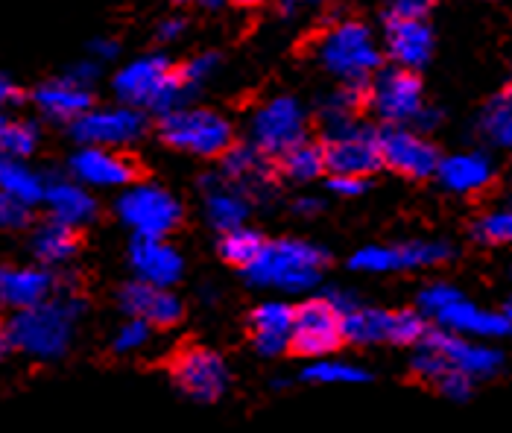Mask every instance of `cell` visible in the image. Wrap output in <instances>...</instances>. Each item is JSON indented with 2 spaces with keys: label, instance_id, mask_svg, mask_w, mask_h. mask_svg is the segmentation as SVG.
I'll list each match as a JSON object with an SVG mask.
<instances>
[{
  "label": "cell",
  "instance_id": "obj_3",
  "mask_svg": "<svg viewBox=\"0 0 512 433\" xmlns=\"http://www.w3.org/2000/svg\"><path fill=\"white\" fill-rule=\"evenodd\" d=\"M384 41L369 30V24L346 18L322 30L314 41L316 65L337 82L375 79L384 62Z\"/></svg>",
  "mask_w": 512,
  "mask_h": 433
},
{
  "label": "cell",
  "instance_id": "obj_10",
  "mask_svg": "<svg viewBox=\"0 0 512 433\" xmlns=\"http://www.w3.org/2000/svg\"><path fill=\"white\" fill-rule=\"evenodd\" d=\"M422 106H425V88L416 71L393 65L375 74L369 91V109L375 112V118H381L384 126L413 123Z\"/></svg>",
  "mask_w": 512,
  "mask_h": 433
},
{
  "label": "cell",
  "instance_id": "obj_35",
  "mask_svg": "<svg viewBox=\"0 0 512 433\" xmlns=\"http://www.w3.org/2000/svg\"><path fill=\"white\" fill-rule=\"evenodd\" d=\"M264 235L258 229H249V226H240V229H232L226 235H220V258L226 264H232L237 270H243L246 264H252L261 249H264Z\"/></svg>",
  "mask_w": 512,
  "mask_h": 433
},
{
  "label": "cell",
  "instance_id": "obj_6",
  "mask_svg": "<svg viewBox=\"0 0 512 433\" xmlns=\"http://www.w3.org/2000/svg\"><path fill=\"white\" fill-rule=\"evenodd\" d=\"M431 331V319L422 311H384L357 305L343 316V337L352 346H419Z\"/></svg>",
  "mask_w": 512,
  "mask_h": 433
},
{
  "label": "cell",
  "instance_id": "obj_55",
  "mask_svg": "<svg viewBox=\"0 0 512 433\" xmlns=\"http://www.w3.org/2000/svg\"><path fill=\"white\" fill-rule=\"evenodd\" d=\"M507 91H510V94H512V68H510V85H507Z\"/></svg>",
  "mask_w": 512,
  "mask_h": 433
},
{
  "label": "cell",
  "instance_id": "obj_2",
  "mask_svg": "<svg viewBox=\"0 0 512 433\" xmlns=\"http://www.w3.org/2000/svg\"><path fill=\"white\" fill-rule=\"evenodd\" d=\"M328 264V252L311 240L278 237L267 240L261 255L246 264L240 273L249 287L281 290V293H311L322 281V270Z\"/></svg>",
  "mask_w": 512,
  "mask_h": 433
},
{
  "label": "cell",
  "instance_id": "obj_11",
  "mask_svg": "<svg viewBox=\"0 0 512 433\" xmlns=\"http://www.w3.org/2000/svg\"><path fill=\"white\" fill-rule=\"evenodd\" d=\"M343 314L325 299V296H314L305 299L296 308V319H293V343L290 349L296 355L308 357H325L337 352V346L343 343Z\"/></svg>",
  "mask_w": 512,
  "mask_h": 433
},
{
  "label": "cell",
  "instance_id": "obj_28",
  "mask_svg": "<svg viewBox=\"0 0 512 433\" xmlns=\"http://www.w3.org/2000/svg\"><path fill=\"white\" fill-rule=\"evenodd\" d=\"M79 249V237L74 226L68 223H59V220H47L33 229L30 235V252L33 258L44 264V267H68L74 258H77Z\"/></svg>",
  "mask_w": 512,
  "mask_h": 433
},
{
  "label": "cell",
  "instance_id": "obj_47",
  "mask_svg": "<svg viewBox=\"0 0 512 433\" xmlns=\"http://www.w3.org/2000/svg\"><path fill=\"white\" fill-rule=\"evenodd\" d=\"M88 56L106 65V62H112V59L118 56V41L91 39V41H88Z\"/></svg>",
  "mask_w": 512,
  "mask_h": 433
},
{
  "label": "cell",
  "instance_id": "obj_26",
  "mask_svg": "<svg viewBox=\"0 0 512 433\" xmlns=\"http://www.w3.org/2000/svg\"><path fill=\"white\" fill-rule=\"evenodd\" d=\"M59 293V278L50 267H6L0 273V299L12 311L36 308Z\"/></svg>",
  "mask_w": 512,
  "mask_h": 433
},
{
  "label": "cell",
  "instance_id": "obj_41",
  "mask_svg": "<svg viewBox=\"0 0 512 433\" xmlns=\"http://www.w3.org/2000/svg\"><path fill=\"white\" fill-rule=\"evenodd\" d=\"M474 378H469L466 372H457V369H451V372H445L439 381L434 384V390L442 398H448V401H469L472 398L474 390Z\"/></svg>",
  "mask_w": 512,
  "mask_h": 433
},
{
  "label": "cell",
  "instance_id": "obj_22",
  "mask_svg": "<svg viewBox=\"0 0 512 433\" xmlns=\"http://www.w3.org/2000/svg\"><path fill=\"white\" fill-rule=\"evenodd\" d=\"M33 106L53 123H74L91 109V88L71 74L41 82L33 91Z\"/></svg>",
  "mask_w": 512,
  "mask_h": 433
},
{
  "label": "cell",
  "instance_id": "obj_27",
  "mask_svg": "<svg viewBox=\"0 0 512 433\" xmlns=\"http://www.w3.org/2000/svg\"><path fill=\"white\" fill-rule=\"evenodd\" d=\"M44 205L53 220L68 223L74 229L88 226L97 217V199L88 194V185L77 179H47Z\"/></svg>",
  "mask_w": 512,
  "mask_h": 433
},
{
  "label": "cell",
  "instance_id": "obj_20",
  "mask_svg": "<svg viewBox=\"0 0 512 433\" xmlns=\"http://www.w3.org/2000/svg\"><path fill=\"white\" fill-rule=\"evenodd\" d=\"M434 325L463 334V337H477V340H501L512 331L510 316L498 314V311H483L480 305H474L472 299H466L463 293H457L439 314L431 319Z\"/></svg>",
  "mask_w": 512,
  "mask_h": 433
},
{
  "label": "cell",
  "instance_id": "obj_53",
  "mask_svg": "<svg viewBox=\"0 0 512 433\" xmlns=\"http://www.w3.org/2000/svg\"><path fill=\"white\" fill-rule=\"evenodd\" d=\"M173 3H179V6H197V0H173Z\"/></svg>",
  "mask_w": 512,
  "mask_h": 433
},
{
  "label": "cell",
  "instance_id": "obj_34",
  "mask_svg": "<svg viewBox=\"0 0 512 433\" xmlns=\"http://www.w3.org/2000/svg\"><path fill=\"white\" fill-rule=\"evenodd\" d=\"M398 270H431L439 264H448L454 258V249L445 240H410L398 243Z\"/></svg>",
  "mask_w": 512,
  "mask_h": 433
},
{
  "label": "cell",
  "instance_id": "obj_42",
  "mask_svg": "<svg viewBox=\"0 0 512 433\" xmlns=\"http://www.w3.org/2000/svg\"><path fill=\"white\" fill-rule=\"evenodd\" d=\"M328 191L334 194V197H360L363 191H366V179L363 176H343V173H331V179H328Z\"/></svg>",
  "mask_w": 512,
  "mask_h": 433
},
{
  "label": "cell",
  "instance_id": "obj_4",
  "mask_svg": "<svg viewBox=\"0 0 512 433\" xmlns=\"http://www.w3.org/2000/svg\"><path fill=\"white\" fill-rule=\"evenodd\" d=\"M319 132L328 156V173L372 176L384 167L381 129L363 123L349 112H319Z\"/></svg>",
  "mask_w": 512,
  "mask_h": 433
},
{
  "label": "cell",
  "instance_id": "obj_40",
  "mask_svg": "<svg viewBox=\"0 0 512 433\" xmlns=\"http://www.w3.org/2000/svg\"><path fill=\"white\" fill-rule=\"evenodd\" d=\"M33 208L27 202H18L12 197H0V226L6 232H24L33 226Z\"/></svg>",
  "mask_w": 512,
  "mask_h": 433
},
{
  "label": "cell",
  "instance_id": "obj_15",
  "mask_svg": "<svg viewBox=\"0 0 512 433\" xmlns=\"http://www.w3.org/2000/svg\"><path fill=\"white\" fill-rule=\"evenodd\" d=\"M434 30L425 18H407V15H390L384 21V53L387 59L407 68L422 71L434 56Z\"/></svg>",
  "mask_w": 512,
  "mask_h": 433
},
{
  "label": "cell",
  "instance_id": "obj_32",
  "mask_svg": "<svg viewBox=\"0 0 512 433\" xmlns=\"http://www.w3.org/2000/svg\"><path fill=\"white\" fill-rule=\"evenodd\" d=\"M302 381L308 384H322V387H352V384H366L372 381V375L349 360H334V357H314L305 372H302Z\"/></svg>",
  "mask_w": 512,
  "mask_h": 433
},
{
  "label": "cell",
  "instance_id": "obj_17",
  "mask_svg": "<svg viewBox=\"0 0 512 433\" xmlns=\"http://www.w3.org/2000/svg\"><path fill=\"white\" fill-rule=\"evenodd\" d=\"M71 176L88 188H126L135 182V164L115 147L82 144L68 161Z\"/></svg>",
  "mask_w": 512,
  "mask_h": 433
},
{
  "label": "cell",
  "instance_id": "obj_52",
  "mask_svg": "<svg viewBox=\"0 0 512 433\" xmlns=\"http://www.w3.org/2000/svg\"><path fill=\"white\" fill-rule=\"evenodd\" d=\"M235 6H243V9H252V6H261L264 0H232Z\"/></svg>",
  "mask_w": 512,
  "mask_h": 433
},
{
  "label": "cell",
  "instance_id": "obj_19",
  "mask_svg": "<svg viewBox=\"0 0 512 433\" xmlns=\"http://www.w3.org/2000/svg\"><path fill=\"white\" fill-rule=\"evenodd\" d=\"M173 65L164 56H141L132 59L120 68L115 79H112V91L118 97V103L126 106H138L147 109L153 106V100L158 97V91L164 88V82L173 77Z\"/></svg>",
  "mask_w": 512,
  "mask_h": 433
},
{
  "label": "cell",
  "instance_id": "obj_46",
  "mask_svg": "<svg viewBox=\"0 0 512 433\" xmlns=\"http://www.w3.org/2000/svg\"><path fill=\"white\" fill-rule=\"evenodd\" d=\"M100 68H103V62H97V59H82V62H77V65H71L65 74H71L74 79H79V82H85V85H91L94 79L100 77Z\"/></svg>",
  "mask_w": 512,
  "mask_h": 433
},
{
  "label": "cell",
  "instance_id": "obj_43",
  "mask_svg": "<svg viewBox=\"0 0 512 433\" xmlns=\"http://www.w3.org/2000/svg\"><path fill=\"white\" fill-rule=\"evenodd\" d=\"M436 0H390V15H407V18H428Z\"/></svg>",
  "mask_w": 512,
  "mask_h": 433
},
{
  "label": "cell",
  "instance_id": "obj_29",
  "mask_svg": "<svg viewBox=\"0 0 512 433\" xmlns=\"http://www.w3.org/2000/svg\"><path fill=\"white\" fill-rule=\"evenodd\" d=\"M47 194V179L24 164V158L3 156L0 164V197H12L27 205H39Z\"/></svg>",
  "mask_w": 512,
  "mask_h": 433
},
{
  "label": "cell",
  "instance_id": "obj_14",
  "mask_svg": "<svg viewBox=\"0 0 512 433\" xmlns=\"http://www.w3.org/2000/svg\"><path fill=\"white\" fill-rule=\"evenodd\" d=\"M173 384L191 401L214 404L229 390V366L211 349H185L173 360Z\"/></svg>",
  "mask_w": 512,
  "mask_h": 433
},
{
  "label": "cell",
  "instance_id": "obj_13",
  "mask_svg": "<svg viewBox=\"0 0 512 433\" xmlns=\"http://www.w3.org/2000/svg\"><path fill=\"white\" fill-rule=\"evenodd\" d=\"M428 346H434L439 355L445 357L448 369L466 372L474 381H489L504 369V355L501 349L489 346V340H477V337H463L445 328H431L428 337L422 340Z\"/></svg>",
  "mask_w": 512,
  "mask_h": 433
},
{
  "label": "cell",
  "instance_id": "obj_18",
  "mask_svg": "<svg viewBox=\"0 0 512 433\" xmlns=\"http://www.w3.org/2000/svg\"><path fill=\"white\" fill-rule=\"evenodd\" d=\"M118 305L126 316H141V319L153 322L156 328H173L185 316L182 299L173 296L170 287H158L144 278H132L120 287Z\"/></svg>",
  "mask_w": 512,
  "mask_h": 433
},
{
  "label": "cell",
  "instance_id": "obj_56",
  "mask_svg": "<svg viewBox=\"0 0 512 433\" xmlns=\"http://www.w3.org/2000/svg\"><path fill=\"white\" fill-rule=\"evenodd\" d=\"M305 3H325V0H305Z\"/></svg>",
  "mask_w": 512,
  "mask_h": 433
},
{
  "label": "cell",
  "instance_id": "obj_54",
  "mask_svg": "<svg viewBox=\"0 0 512 433\" xmlns=\"http://www.w3.org/2000/svg\"><path fill=\"white\" fill-rule=\"evenodd\" d=\"M504 314L510 316V322H512V299H510V302H507V305H504Z\"/></svg>",
  "mask_w": 512,
  "mask_h": 433
},
{
  "label": "cell",
  "instance_id": "obj_48",
  "mask_svg": "<svg viewBox=\"0 0 512 433\" xmlns=\"http://www.w3.org/2000/svg\"><path fill=\"white\" fill-rule=\"evenodd\" d=\"M413 126L419 129V132H425V135H431L434 129H439L442 126V112L439 109H434V106H422V112L413 118Z\"/></svg>",
  "mask_w": 512,
  "mask_h": 433
},
{
  "label": "cell",
  "instance_id": "obj_25",
  "mask_svg": "<svg viewBox=\"0 0 512 433\" xmlns=\"http://www.w3.org/2000/svg\"><path fill=\"white\" fill-rule=\"evenodd\" d=\"M220 173L243 188L252 199L264 197L273 188V156L258 150L252 141L235 144L220 156Z\"/></svg>",
  "mask_w": 512,
  "mask_h": 433
},
{
  "label": "cell",
  "instance_id": "obj_36",
  "mask_svg": "<svg viewBox=\"0 0 512 433\" xmlns=\"http://www.w3.org/2000/svg\"><path fill=\"white\" fill-rule=\"evenodd\" d=\"M41 132L33 120L3 118L0 123V150L9 158H30L39 150Z\"/></svg>",
  "mask_w": 512,
  "mask_h": 433
},
{
  "label": "cell",
  "instance_id": "obj_24",
  "mask_svg": "<svg viewBox=\"0 0 512 433\" xmlns=\"http://www.w3.org/2000/svg\"><path fill=\"white\" fill-rule=\"evenodd\" d=\"M436 179L448 194L472 197L495 182V164L480 150H463V153H454V156H445L439 161Z\"/></svg>",
  "mask_w": 512,
  "mask_h": 433
},
{
  "label": "cell",
  "instance_id": "obj_50",
  "mask_svg": "<svg viewBox=\"0 0 512 433\" xmlns=\"http://www.w3.org/2000/svg\"><path fill=\"white\" fill-rule=\"evenodd\" d=\"M322 211V199L314 194H302V197L293 199V214L296 217H316Z\"/></svg>",
  "mask_w": 512,
  "mask_h": 433
},
{
  "label": "cell",
  "instance_id": "obj_45",
  "mask_svg": "<svg viewBox=\"0 0 512 433\" xmlns=\"http://www.w3.org/2000/svg\"><path fill=\"white\" fill-rule=\"evenodd\" d=\"M322 296H325V299H328L343 316L349 314V311H355L357 305H363L352 290H343V287H331V290H325Z\"/></svg>",
  "mask_w": 512,
  "mask_h": 433
},
{
  "label": "cell",
  "instance_id": "obj_7",
  "mask_svg": "<svg viewBox=\"0 0 512 433\" xmlns=\"http://www.w3.org/2000/svg\"><path fill=\"white\" fill-rule=\"evenodd\" d=\"M118 220L135 237H170L182 223V202L156 182H132L115 202Z\"/></svg>",
  "mask_w": 512,
  "mask_h": 433
},
{
  "label": "cell",
  "instance_id": "obj_5",
  "mask_svg": "<svg viewBox=\"0 0 512 433\" xmlns=\"http://www.w3.org/2000/svg\"><path fill=\"white\" fill-rule=\"evenodd\" d=\"M158 135L170 150L197 158H220L235 147L232 120L202 106H182L170 115H161Z\"/></svg>",
  "mask_w": 512,
  "mask_h": 433
},
{
  "label": "cell",
  "instance_id": "obj_1",
  "mask_svg": "<svg viewBox=\"0 0 512 433\" xmlns=\"http://www.w3.org/2000/svg\"><path fill=\"white\" fill-rule=\"evenodd\" d=\"M82 314H85V302L74 293H59L36 308L15 311L0 334V349L3 355L18 352L41 363L59 360L68 355Z\"/></svg>",
  "mask_w": 512,
  "mask_h": 433
},
{
  "label": "cell",
  "instance_id": "obj_44",
  "mask_svg": "<svg viewBox=\"0 0 512 433\" xmlns=\"http://www.w3.org/2000/svg\"><path fill=\"white\" fill-rule=\"evenodd\" d=\"M185 33H188V21H185V18H179V15L164 18V21L156 27V39L161 41V44H176V41H182Z\"/></svg>",
  "mask_w": 512,
  "mask_h": 433
},
{
  "label": "cell",
  "instance_id": "obj_9",
  "mask_svg": "<svg viewBox=\"0 0 512 433\" xmlns=\"http://www.w3.org/2000/svg\"><path fill=\"white\" fill-rule=\"evenodd\" d=\"M150 129V118L147 109L138 106H106V109H88L82 118L71 123V138L82 144H94V147H115V150H126L135 147Z\"/></svg>",
  "mask_w": 512,
  "mask_h": 433
},
{
  "label": "cell",
  "instance_id": "obj_23",
  "mask_svg": "<svg viewBox=\"0 0 512 433\" xmlns=\"http://www.w3.org/2000/svg\"><path fill=\"white\" fill-rule=\"evenodd\" d=\"M293 319H296L293 305L281 299L261 302L249 316V334H252L255 352L261 357L284 355L293 343Z\"/></svg>",
  "mask_w": 512,
  "mask_h": 433
},
{
  "label": "cell",
  "instance_id": "obj_38",
  "mask_svg": "<svg viewBox=\"0 0 512 433\" xmlns=\"http://www.w3.org/2000/svg\"><path fill=\"white\" fill-rule=\"evenodd\" d=\"M153 328L156 325L141 319V316H126V322L120 325L118 331H115V337H112V352L120 357L144 352L150 346V340H153Z\"/></svg>",
  "mask_w": 512,
  "mask_h": 433
},
{
  "label": "cell",
  "instance_id": "obj_31",
  "mask_svg": "<svg viewBox=\"0 0 512 433\" xmlns=\"http://www.w3.org/2000/svg\"><path fill=\"white\" fill-rule=\"evenodd\" d=\"M477 132L483 141L495 150L512 153V94L504 91L495 100L486 103V109L477 118Z\"/></svg>",
  "mask_w": 512,
  "mask_h": 433
},
{
  "label": "cell",
  "instance_id": "obj_30",
  "mask_svg": "<svg viewBox=\"0 0 512 433\" xmlns=\"http://www.w3.org/2000/svg\"><path fill=\"white\" fill-rule=\"evenodd\" d=\"M278 167H281V173H284L290 182H299V185L316 182L322 173H328L325 144H322V141H311V138H305L302 144L290 147V150L281 156Z\"/></svg>",
  "mask_w": 512,
  "mask_h": 433
},
{
  "label": "cell",
  "instance_id": "obj_16",
  "mask_svg": "<svg viewBox=\"0 0 512 433\" xmlns=\"http://www.w3.org/2000/svg\"><path fill=\"white\" fill-rule=\"evenodd\" d=\"M199 188H202V217L214 232L226 235L232 229L246 226L252 214V197L243 188L229 182L220 170L205 173L199 179Z\"/></svg>",
  "mask_w": 512,
  "mask_h": 433
},
{
  "label": "cell",
  "instance_id": "obj_21",
  "mask_svg": "<svg viewBox=\"0 0 512 433\" xmlns=\"http://www.w3.org/2000/svg\"><path fill=\"white\" fill-rule=\"evenodd\" d=\"M129 270L158 287H173L185 276V258L167 243V237H135L129 246Z\"/></svg>",
  "mask_w": 512,
  "mask_h": 433
},
{
  "label": "cell",
  "instance_id": "obj_33",
  "mask_svg": "<svg viewBox=\"0 0 512 433\" xmlns=\"http://www.w3.org/2000/svg\"><path fill=\"white\" fill-rule=\"evenodd\" d=\"M472 237L480 246H495V249L512 246V199L483 211L474 220Z\"/></svg>",
  "mask_w": 512,
  "mask_h": 433
},
{
  "label": "cell",
  "instance_id": "obj_49",
  "mask_svg": "<svg viewBox=\"0 0 512 433\" xmlns=\"http://www.w3.org/2000/svg\"><path fill=\"white\" fill-rule=\"evenodd\" d=\"M21 100H24L21 85L9 77V74H3V77H0V103H3V106H18Z\"/></svg>",
  "mask_w": 512,
  "mask_h": 433
},
{
  "label": "cell",
  "instance_id": "obj_12",
  "mask_svg": "<svg viewBox=\"0 0 512 433\" xmlns=\"http://www.w3.org/2000/svg\"><path fill=\"white\" fill-rule=\"evenodd\" d=\"M381 153H384V167H390L404 179H431L442 161L434 141L407 123L381 129Z\"/></svg>",
  "mask_w": 512,
  "mask_h": 433
},
{
  "label": "cell",
  "instance_id": "obj_39",
  "mask_svg": "<svg viewBox=\"0 0 512 433\" xmlns=\"http://www.w3.org/2000/svg\"><path fill=\"white\" fill-rule=\"evenodd\" d=\"M220 68H223L220 53H197V56H191V59L179 68V74L188 79L191 85L202 88L205 82H211V79L220 74Z\"/></svg>",
  "mask_w": 512,
  "mask_h": 433
},
{
  "label": "cell",
  "instance_id": "obj_37",
  "mask_svg": "<svg viewBox=\"0 0 512 433\" xmlns=\"http://www.w3.org/2000/svg\"><path fill=\"white\" fill-rule=\"evenodd\" d=\"M349 267L360 276H387L398 270V249L395 246H363L349 258Z\"/></svg>",
  "mask_w": 512,
  "mask_h": 433
},
{
  "label": "cell",
  "instance_id": "obj_8",
  "mask_svg": "<svg viewBox=\"0 0 512 433\" xmlns=\"http://www.w3.org/2000/svg\"><path fill=\"white\" fill-rule=\"evenodd\" d=\"M246 138L267 156L281 158L308 138V109L290 94H276L249 112Z\"/></svg>",
  "mask_w": 512,
  "mask_h": 433
},
{
  "label": "cell",
  "instance_id": "obj_51",
  "mask_svg": "<svg viewBox=\"0 0 512 433\" xmlns=\"http://www.w3.org/2000/svg\"><path fill=\"white\" fill-rule=\"evenodd\" d=\"M276 6L284 18H293V15H299V9L305 6V0H276Z\"/></svg>",
  "mask_w": 512,
  "mask_h": 433
}]
</instances>
